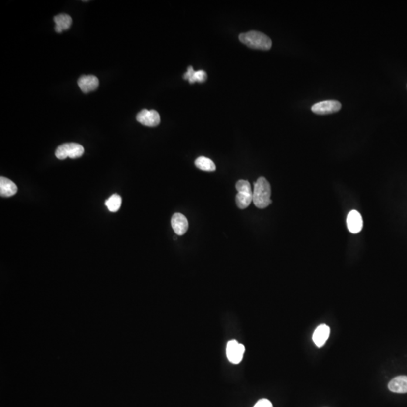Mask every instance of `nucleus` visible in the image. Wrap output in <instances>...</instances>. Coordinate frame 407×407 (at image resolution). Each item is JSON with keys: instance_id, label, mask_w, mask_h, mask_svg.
Returning a JSON list of instances; mask_svg holds the SVG:
<instances>
[{"instance_id": "1", "label": "nucleus", "mask_w": 407, "mask_h": 407, "mask_svg": "<svg viewBox=\"0 0 407 407\" xmlns=\"http://www.w3.org/2000/svg\"><path fill=\"white\" fill-rule=\"evenodd\" d=\"M271 186L265 177H260L254 183L253 202L256 207L264 209L271 204Z\"/></svg>"}, {"instance_id": "2", "label": "nucleus", "mask_w": 407, "mask_h": 407, "mask_svg": "<svg viewBox=\"0 0 407 407\" xmlns=\"http://www.w3.org/2000/svg\"><path fill=\"white\" fill-rule=\"evenodd\" d=\"M239 39L247 47L258 50H269L272 45L271 39L265 34L258 31H250L245 33H241Z\"/></svg>"}, {"instance_id": "3", "label": "nucleus", "mask_w": 407, "mask_h": 407, "mask_svg": "<svg viewBox=\"0 0 407 407\" xmlns=\"http://www.w3.org/2000/svg\"><path fill=\"white\" fill-rule=\"evenodd\" d=\"M85 150L83 145L76 143H68L57 148L55 156L60 159L64 160L66 158H78L81 157Z\"/></svg>"}, {"instance_id": "4", "label": "nucleus", "mask_w": 407, "mask_h": 407, "mask_svg": "<svg viewBox=\"0 0 407 407\" xmlns=\"http://www.w3.org/2000/svg\"><path fill=\"white\" fill-rule=\"evenodd\" d=\"M245 352V347L244 345L238 343L236 340H231L228 342L226 346V356L229 361L232 364H237L241 363L244 354Z\"/></svg>"}, {"instance_id": "5", "label": "nucleus", "mask_w": 407, "mask_h": 407, "mask_svg": "<svg viewBox=\"0 0 407 407\" xmlns=\"http://www.w3.org/2000/svg\"><path fill=\"white\" fill-rule=\"evenodd\" d=\"M341 107V103L337 100H324L314 104L312 111L318 115H327L339 111Z\"/></svg>"}, {"instance_id": "6", "label": "nucleus", "mask_w": 407, "mask_h": 407, "mask_svg": "<svg viewBox=\"0 0 407 407\" xmlns=\"http://www.w3.org/2000/svg\"><path fill=\"white\" fill-rule=\"evenodd\" d=\"M137 121L145 126L155 127L160 124V115L156 110H143L137 116Z\"/></svg>"}, {"instance_id": "7", "label": "nucleus", "mask_w": 407, "mask_h": 407, "mask_svg": "<svg viewBox=\"0 0 407 407\" xmlns=\"http://www.w3.org/2000/svg\"><path fill=\"white\" fill-rule=\"evenodd\" d=\"M78 86L85 94L95 90L99 86V79L92 75H83L78 79Z\"/></svg>"}, {"instance_id": "8", "label": "nucleus", "mask_w": 407, "mask_h": 407, "mask_svg": "<svg viewBox=\"0 0 407 407\" xmlns=\"http://www.w3.org/2000/svg\"><path fill=\"white\" fill-rule=\"evenodd\" d=\"M348 230L352 234H357L363 229V218L357 210L349 212L347 217Z\"/></svg>"}, {"instance_id": "9", "label": "nucleus", "mask_w": 407, "mask_h": 407, "mask_svg": "<svg viewBox=\"0 0 407 407\" xmlns=\"http://www.w3.org/2000/svg\"><path fill=\"white\" fill-rule=\"evenodd\" d=\"M172 226L177 235H183L189 228L187 218L182 213H174L172 218Z\"/></svg>"}, {"instance_id": "10", "label": "nucleus", "mask_w": 407, "mask_h": 407, "mask_svg": "<svg viewBox=\"0 0 407 407\" xmlns=\"http://www.w3.org/2000/svg\"><path fill=\"white\" fill-rule=\"evenodd\" d=\"M330 333V329L327 325H320L316 328L312 336L314 343L318 347H322L326 343Z\"/></svg>"}, {"instance_id": "11", "label": "nucleus", "mask_w": 407, "mask_h": 407, "mask_svg": "<svg viewBox=\"0 0 407 407\" xmlns=\"http://www.w3.org/2000/svg\"><path fill=\"white\" fill-rule=\"evenodd\" d=\"M18 192L16 185L9 179L1 176L0 178V196L2 197H11Z\"/></svg>"}, {"instance_id": "12", "label": "nucleus", "mask_w": 407, "mask_h": 407, "mask_svg": "<svg viewBox=\"0 0 407 407\" xmlns=\"http://www.w3.org/2000/svg\"><path fill=\"white\" fill-rule=\"evenodd\" d=\"M388 388L390 391L398 394L407 393V376H400L393 378L389 384Z\"/></svg>"}, {"instance_id": "13", "label": "nucleus", "mask_w": 407, "mask_h": 407, "mask_svg": "<svg viewBox=\"0 0 407 407\" xmlns=\"http://www.w3.org/2000/svg\"><path fill=\"white\" fill-rule=\"evenodd\" d=\"M54 21L55 23V29L58 33L70 29L73 23L71 17L66 14L56 15L54 17Z\"/></svg>"}, {"instance_id": "14", "label": "nucleus", "mask_w": 407, "mask_h": 407, "mask_svg": "<svg viewBox=\"0 0 407 407\" xmlns=\"http://www.w3.org/2000/svg\"><path fill=\"white\" fill-rule=\"evenodd\" d=\"M183 79H188L190 84L196 83V82L204 83L207 79V73L204 70L195 71L193 67L192 66H189L188 67L187 73L183 75Z\"/></svg>"}, {"instance_id": "15", "label": "nucleus", "mask_w": 407, "mask_h": 407, "mask_svg": "<svg viewBox=\"0 0 407 407\" xmlns=\"http://www.w3.org/2000/svg\"><path fill=\"white\" fill-rule=\"evenodd\" d=\"M196 166L199 169L204 172H214L216 170V165L210 158L204 156H200L196 159Z\"/></svg>"}, {"instance_id": "16", "label": "nucleus", "mask_w": 407, "mask_h": 407, "mask_svg": "<svg viewBox=\"0 0 407 407\" xmlns=\"http://www.w3.org/2000/svg\"><path fill=\"white\" fill-rule=\"evenodd\" d=\"M121 197L118 194L110 196L105 202L106 206L110 212H117L121 206Z\"/></svg>"}, {"instance_id": "17", "label": "nucleus", "mask_w": 407, "mask_h": 407, "mask_svg": "<svg viewBox=\"0 0 407 407\" xmlns=\"http://www.w3.org/2000/svg\"><path fill=\"white\" fill-rule=\"evenodd\" d=\"M252 202L253 194L237 192V196H236V204L240 209L247 208Z\"/></svg>"}, {"instance_id": "18", "label": "nucleus", "mask_w": 407, "mask_h": 407, "mask_svg": "<svg viewBox=\"0 0 407 407\" xmlns=\"http://www.w3.org/2000/svg\"><path fill=\"white\" fill-rule=\"evenodd\" d=\"M236 189H237V192L253 194L251 184H250L248 181L244 180V179L237 181V183H236Z\"/></svg>"}, {"instance_id": "19", "label": "nucleus", "mask_w": 407, "mask_h": 407, "mask_svg": "<svg viewBox=\"0 0 407 407\" xmlns=\"http://www.w3.org/2000/svg\"><path fill=\"white\" fill-rule=\"evenodd\" d=\"M254 407H273L271 401L267 399H261L254 405Z\"/></svg>"}]
</instances>
